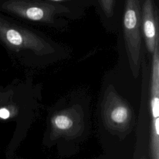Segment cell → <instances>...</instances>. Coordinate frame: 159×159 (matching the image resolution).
I'll return each instance as SVG.
<instances>
[{
    "instance_id": "cell-1",
    "label": "cell",
    "mask_w": 159,
    "mask_h": 159,
    "mask_svg": "<svg viewBox=\"0 0 159 159\" xmlns=\"http://www.w3.org/2000/svg\"><path fill=\"white\" fill-rule=\"evenodd\" d=\"M0 42L14 52L29 50L42 56L54 49L42 38L0 12Z\"/></svg>"
},
{
    "instance_id": "cell-7",
    "label": "cell",
    "mask_w": 159,
    "mask_h": 159,
    "mask_svg": "<svg viewBox=\"0 0 159 159\" xmlns=\"http://www.w3.org/2000/svg\"><path fill=\"white\" fill-rule=\"evenodd\" d=\"M101 7L107 17H112L116 0H98Z\"/></svg>"
},
{
    "instance_id": "cell-4",
    "label": "cell",
    "mask_w": 159,
    "mask_h": 159,
    "mask_svg": "<svg viewBox=\"0 0 159 159\" xmlns=\"http://www.w3.org/2000/svg\"><path fill=\"white\" fill-rule=\"evenodd\" d=\"M101 112L105 125L111 131L124 132L131 125L133 117L132 109L112 86H109L105 92Z\"/></svg>"
},
{
    "instance_id": "cell-9",
    "label": "cell",
    "mask_w": 159,
    "mask_h": 159,
    "mask_svg": "<svg viewBox=\"0 0 159 159\" xmlns=\"http://www.w3.org/2000/svg\"><path fill=\"white\" fill-rule=\"evenodd\" d=\"M48 1H66V0H48Z\"/></svg>"
},
{
    "instance_id": "cell-2",
    "label": "cell",
    "mask_w": 159,
    "mask_h": 159,
    "mask_svg": "<svg viewBox=\"0 0 159 159\" xmlns=\"http://www.w3.org/2000/svg\"><path fill=\"white\" fill-rule=\"evenodd\" d=\"M141 0H125L123 33L129 66L133 76L139 75L142 60Z\"/></svg>"
},
{
    "instance_id": "cell-6",
    "label": "cell",
    "mask_w": 159,
    "mask_h": 159,
    "mask_svg": "<svg viewBox=\"0 0 159 159\" xmlns=\"http://www.w3.org/2000/svg\"><path fill=\"white\" fill-rule=\"evenodd\" d=\"M142 32L148 52L152 54L159 43L158 9L153 0H144L142 5Z\"/></svg>"
},
{
    "instance_id": "cell-10",
    "label": "cell",
    "mask_w": 159,
    "mask_h": 159,
    "mask_svg": "<svg viewBox=\"0 0 159 159\" xmlns=\"http://www.w3.org/2000/svg\"><path fill=\"white\" fill-rule=\"evenodd\" d=\"M150 100H159V99H150Z\"/></svg>"
},
{
    "instance_id": "cell-5",
    "label": "cell",
    "mask_w": 159,
    "mask_h": 159,
    "mask_svg": "<svg viewBox=\"0 0 159 159\" xmlns=\"http://www.w3.org/2000/svg\"><path fill=\"white\" fill-rule=\"evenodd\" d=\"M51 135L73 137L79 135L83 129V117L79 109L74 107L55 113L51 118Z\"/></svg>"
},
{
    "instance_id": "cell-3",
    "label": "cell",
    "mask_w": 159,
    "mask_h": 159,
    "mask_svg": "<svg viewBox=\"0 0 159 159\" xmlns=\"http://www.w3.org/2000/svg\"><path fill=\"white\" fill-rule=\"evenodd\" d=\"M64 7L38 0H0V12L37 22H51Z\"/></svg>"
},
{
    "instance_id": "cell-8",
    "label": "cell",
    "mask_w": 159,
    "mask_h": 159,
    "mask_svg": "<svg viewBox=\"0 0 159 159\" xmlns=\"http://www.w3.org/2000/svg\"><path fill=\"white\" fill-rule=\"evenodd\" d=\"M10 116V112L6 108L0 109V117L2 119H7Z\"/></svg>"
},
{
    "instance_id": "cell-11",
    "label": "cell",
    "mask_w": 159,
    "mask_h": 159,
    "mask_svg": "<svg viewBox=\"0 0 159 159\" xmlns=\"http://www.w3.org/2000/svg\"><path fill=\"white\" fill-rule=\"evenodd\" d=\"M140 159H146L145 158H144V157H142V158H140Z\"/></svg>"
}]
</instances>
